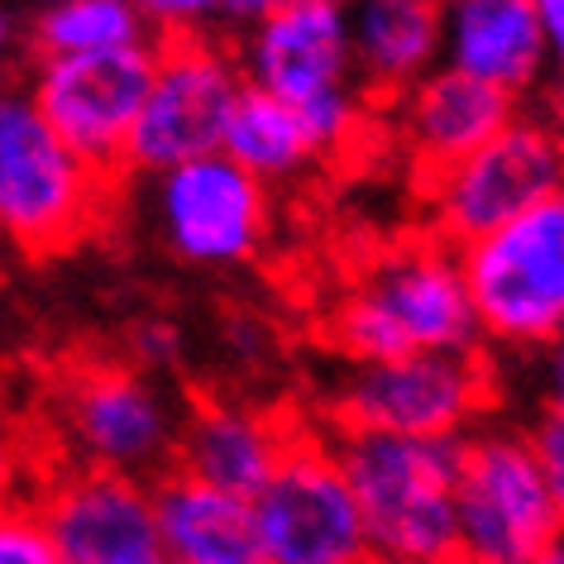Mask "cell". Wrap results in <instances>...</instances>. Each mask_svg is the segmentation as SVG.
Returning <instances> with one entry per match:
<instances>
[{"label":"cell","mask_w":564,"mask_h":564,"mask_svg":"<svg viewBox=\"0 0 564 564\" xmlns=\"http://www.w3.org/2000/svg\"><path fill=\"white\" fill-rule=\"evenodd\" d=\"M330 345L349 364L484 349L459 253L441 239H412L378 253L335 302Z\"/></svg>","instance_id":"obj_1"},{"label":"cell","mask_w":564,"mask_h":564,"mask_svg":"<svg viewBox=\"0 0 564 564\" xmlns=\"http://www.w3.org/2000/svg\"><path fill=\"white\" fill-rule=\"evenodd\" d=\"M330 449L369 527L373 564H426L455 555L459 441L335 431Z\"/></svg>","instance_id":"obj_2"},{"label":"cell","mask_w":564,"mask_h":564,"mask_svg":"<svg viewBox=\"0 0 564 564\" xmlns=\"http://www.w3.org/2000/svg\"><path fill=\"white\" fill-rule=\"evenodd\" d=\"M116 177L53 134L34 96L0 87V239L10 249L48 259L67 253L106 220Z\"/></svg>","instance_id":"obj_3"},{"label":"cell","mask_w":564,"mask_h":564,"mask_svg":"<svg viewBox=\"0 0 564 564\" xmlns=\"http://www.w3.org/2000/svg\"><path fill=\"white\" fill-rule=\"evenodd\" d=\"M478 340L541 355L564 335V187L459 249Z\"/></svg>","instance_id":"obj_4"},{"label":"cell","mask_w":564,"mask_h":564,"mask_svg":"<svg viewBox=\"0 0 564 564\" xmlns=\"http://www.w3.org/2000/svg\"><path fill=\"white\" fill-rule=\"evenodd\" d=\"M492 406V364L474 355H402L349 364L330 392L335 431L464 441Z\"/></svg>","instance_id":"obj_5"},{"label":"cell","mask_w":564,"mask_h":564,"mask_svg":"<svg viewBox=\"0 0 564 564\" xmlns=\"http://www.w3.org/2000/svg\"><path fill=\"white\" fill-rule=\"evenodd\" d=\"M182 406L134 364H87L58 388V431L73 469L159 484L173 469Z\"/></svg>","instance_id":"obj_6"},{"label":"cell","mask_w":564,"mask_h":564,"mask_svg":"<svg viewBox=\"0 0 564 564\" xmlns=\"http://www.w3.org/2000/svg\"><path fill=\"white\" fill-rule=\"evenodd\" d=\"M564 531L527 431L484 421L459 441L455 541L478 564H531Z\"/></svg>","instance_id":"obj_7"},{"label":"cell","mask_w":564,"mask_h":564,"mask_svg":"<svg viewBox=\"0 0 564 564\" xmlns=\"http://www.w3.org/2000/svg\"><path fill=\"white\" fill-rule=\"evenodd\" d=\"M245 91L235 53L206 34L192 39H159L149 96L134 116L124 167L159 177L206 153H220L225 120Z\"/></svg>","instance_id":"obj_8"},{"label":"cell","mask_w":564,"mask_h":564,"mask_svg":"<svg viewBox=\"0 0 564 564\" xmlns=\"http://www.w3.org/2000/svg\"><path fill=\"white\" fill-rule=\"evenodd\" d=\"M421 187H426L431 239H441L445 249L459 253L464 245L492 235L498 225L517 220L521 210H531L550 192H560L564 163L545 116L521 110L502 134H492L469 159L421 177Z\"/></svg>","instance_id":"obj_9"},{"label":"cell","mask_w":564,"mask_h":564,"mask_svg":"<svg viewBox=\"0 0 564 564\" xmlns=\"http://www.w3.org/2000/svg\"><path fill=\"white\" fill-rule=\"evenodd\" d=\"M249 507L268 564H373L369 527L330 435L302 431Z\"/></svg>","instance_id":"obj_10"},{"label":"cell","mask_w":564,"mask_h":564,"mask_svg":"<svg viewBox=\"0 0 564 564\" xmlns=\"http://www.w3.org/2000/svg\"><path fill=\"white\" fill-rule=\"evenodd\" d=\"M159 44H134L87 58H44L34 73V106L77 159L116 177L124 167L134 116L149 96Z\"/></svg>","instance_id":"obj_11"},{"label":"cell","mask_w":564,"mask_h":564,"mask_svg":"<svg viewBox=\"0 0 564 564\" xmlns=\"http://www.w3.org/2000/svg\"><path fill=\"white\" fill-rule=\"evenodd\" d=\"M153 220L182 263L235 268L268 239V187L225 153H206L153 177Z\"/></svg>","instance_id":"obj_12"},{"label":"cell","mask_w":564,"mask_h":564,"mask_svg":"<svg viewBox=\"0 0 564 564\" xmlns=\"http://www.w3.org/2000/svg\"><path fill=\"white\" fill-rule=\"evenodd\" d=\"M245 87L288 106H321L359 91L355 44H349V0H306L249 20L235 48Z\"/></svg>","instance_id":"obj_13"},{"label":"cell","mask_w":564,"mask_h":564,"mask_svg":"<svg viewBox=\"0 0 564 564\" xmlns=\"http://www.w3.org/2000/svg\"><path fill=\"white\" fill-rule=\"evenodd\" d=\"M63 564H167L153 484L96 469H58L34 492Z\"/></svg>","instance_id":"obj_14"},{"label":"cell","mask_w":564,"mask_h":564,"mask_svg":"<svg viewBox=\"0 0 564 564\" xmlns=\"http://www.w3.org/2000/svg\"><path fill=\"white\" fill-rule=\"evenodd\" d=\"M297 435H302L297 421H288L278 412L225 402V398H202L182 412L173 469L206 488L253 498L273 478V469L282 464V455L292 449Z\"/></svg>","instance_id":"obj_15"},{"label":"cell","mask_w":564,"mask_h":564,"mask_svg":"<svg viewBox=\"0 0 564 564\" xmlns=\"http://www.w3.org/2000/svg\"><path fill=\"white\" fill-rule=\"evenodd\" d=\"M441 67L512 96H535L550 82L535 0H445Z\"/></svg>","instance_id":"obj_16"},{"label":"cell","mask_w":564,"mask_h":564,"mask_svg":"<svg viewBox=\"0 0 564 564\" xmlns=\"http://www.w3.org/2000/svg\"><path fill=\"white\" fill-rule=\"evenodd\" d=\"M398 110H402L406 149H412L421 177L469 159L474 149H484L492 134H502L521 116L512 96L492 91L474 77L449 73V67H435L426 82H416L398 101Z\"/></svg>","instance_id":"obj_17"},{"label":"cell","mask_w":564,"mask_h":564,"mask_svg":"<svg viewBox=\"0 0 564 564\" xmlns=\"http://www.w3.org/2000/svg\"><path fill=\"white\" fill-rule=\"evenodd\" d=\"M153 517L167 564H268L249 498L167 469L153 484Z\"/></svg>","instance_id":"obj_18"},{"label":"cell","mask_w":564,"mask_h":564,"mask_svg":"<svg viewBox=\"0 0 564 564\" xmlns=\"http://www.w3.org/2000/svg\"><path fill=\"white\" fill-rule=\"evenodd\" d=\"M349 44L359 87L402 101L441 67V6L426 0H349Z\"/></svg>","instance_id":"obj_19"},{"label":"cell","mask_w":564,"mask_h":564,"mask_svg":"<svg viewBox=\"0 0 564 564\" xmlns=\"http://www.w3.org/2000/svg\"><path fill=\"white\" fill-rule=\"evenodd\" d=\"M220 153L268 187V182L297 177L321 149H316V139H312V130H306L297 106L245 87L235 110H230V120H225Z\"/></svg>","instance_id":"obj_20"},{"label":"cell","mask_w":564,"mask_h":564,"mask_svg":"<svg viewBox=\"0 0 564 564\" xmlns=\"http://www.w3.org/2000/svg\"><path fill=\"white\" fill-rule=\"evenodd\" d=\"M34 44L44 58H87L149 44V24L134 0H58L39 15Z\"/></svg>","instance_id":"obj_21"},{"label":"cell","mask_w":564,"mask_h":564,"mask_svg":"<svg viewBox=\"0 0 564 564\" xmlns=\"http://www.w3.org/2000/svg\"><path fill=\"white\" fill-rule=\"evenodd\" d=\"M0 564H63L34 498L0 507Z\"/></svg>","instance_id":"obj_22"},{"label":"cell","mask_w":564,"mask_h":564,"mask_svg":"<svg viewBox=\"0 0 564 564\" xmlns=\"http://www.w3.org/2000/svg\"><path fill=\"white\" fill-rule=\"evenodd\" d=\"M134 6L149 30H159V39H192L206 24L235 15L239 0H134Z\"/></svg>","instance_id":"obj_23"},{"label":"cell","mask_w":564,"mask_h":564,"mask_svg":"<svg viewBox=\"0 0 564 564\" xmlns=\"http://www.w3.org/2000/svg\"><path fill=\"white\" fill-rule=\"evenodd\" d=\"M527 441L535 449V464H541L545 484H550V498L560 507V521H564V402H541L527 426Z\"/></svg>","instance_id":"obj_24"},{"label":"cell","mask_w":564,"mask_h":564,"mask_svg":"<svg viewBox=\"0 0 564 564\" xmlns=\"http://www.w3.org/2000/svg\"><path fill=\"white\" fill-rule=\"evenodd\" d=\"M24 484H30V449L10 426H0V507L24 502Z\"/></svg>","instance_id":"obj_25"},{"label":"cell","mask_w":564,"mask_h":564,"mask_svg":"<svg viewBox=\"0 0 564 564\" xmlns=\"http://www.w3.org/2000/svg\"><path fill=\"white\" fill-rule=\"evenodd\" d=\"M535 15H541V34H545L550 82L564 87V0H535Z\"/></svg>","instance_id":"obj_26"},{"label":"cell","mask_w":564,"mask_h":564,"mask_svg":"<svg viewBox=\"0 0 564 564\" xmlns=\"http://www.w3.org/2000/svg\"><path fill=\"white\" fill-rule=\"evenodd\" d=\"M535 364H541V402H564V335L545 345Z\"/></svg>","instance_id":"obj_27"},{"label":"cell","mask_w":564,"mask_h":564,"mask_svg":"<svg viewBox=\"0 0 564 564\" xmlns=\"http://www.w3.org/2000/svg\"><path fill=\"white\" fill-rule=\"evenodd\" d=\"M288 6H306V0H239L235 15H245V20H263V15H273V10H288Z\"/></svg>","instance_id":"obj_28"},{"label":"cell","mask_w":564,"mask_h":564,"mask_svg":"<svg viewBox=\"0 0 564 564\" xmlns=\"http://www.w3.org/2000/svg\"><path fill=\"white\" fill-rule=\"evenodd\" d=\"M550 134H555V149H560V163H564V87H555V96H550Z\"/></svg>","instance_id":"obj_29"},{"label":"cell","mask_w":564,"mask_h":564,"mask_svg":"<svg viewBox=\"0 0 564 564\" xmlns=\"http://www.w3.org/2000/svg\"><path fill=\"white\" fill-rule=\"evenodd\" d=\"M531 564H564V531L555 535V541H550L545 550H541V555H535Z\"/></svg>","instance_id":"obj_30"},{"label":"cell","mask_w":564,"mask_h":564,"mask_svg":"<svg viewBox=\"0 0 564 564\" xmlns=\"http://www.w3.org/2000/svg\"><path fill=\"white\" fill-rule=\"evenodd\" d=\"M6 53H10V20L0 15V63H6Z\"/></svg>","instance_id":"obj_31"},{"label":"cell","mask_w":564,"mask_h":564,"mask_svg":"<svg viewBox=\"0 0 564 564\" xmlns=\"http://www.w3.org/2000/svg\"><path fill=\"white\" fill-rule=\"evenodd\" d=\"M426 564H478V560H469V555H459L455 550V555H441V560H426Z\"/></svg>","instance_id":"obj_32"},{"label":"cell","mask_w":564,"mask_h":564,"mask_svg":"<svg viewBox=\"0 0 564 564\" xmlns=\"http://www.w3.org/2000/svg\"><path fill=\"white\" fill-rule=\"evenodd\" d=\"M426 6H445V0H426Z\"/></svg>","instance_id":"obj_33"},{"label":"cell","mask_w":564,"mask_h":564,"mask_svg":"<svg viewBox=\"0 0 564 564\" xmlns=\"http://www.w3.org/2000/svg\"><path fill=\"white\" fill-rule=\"evenodd\" d=\"M48 6H58V0H48Z\"/></svg>","instance_id":"obj_34"}]
</instances>
